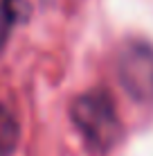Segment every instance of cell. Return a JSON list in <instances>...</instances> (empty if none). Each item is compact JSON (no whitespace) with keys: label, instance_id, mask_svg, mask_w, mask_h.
I'll use <instances>...</instances> for the list:
<instances>
[{"label":"cell","instance_id":"277c9868","mask_svg":"<svg viewBox=\"0 0 153 156\" xmlns=\"http://www.w3.org/2000/svg\"><path fill=\"white\" fill-rule=\"evenodd\" d=\"M25 12H27L25 0H0V43L25 18Z\"/></svg>","mask_w":153,"mask_h":156},{"label":"cell","instance_id":"6da1fadb","mask_svg":"<svg viewBox=\"0 0 153 156\" xmlns=\"http://www.w3.org/2000/svg\"><path fill=\"white\" fill-rule=\"evenodd\" d=\"M70 118L92 154H108L122 138V122L106 90H88L70 104Z\"/></svg>","mask_w":153,"mask_h":156},{"label":"cell","instance_id":"7a4b0ae2","mask_svg":"<svg viewBox=\"0 0 153 156\" xmlns=\"http://www.w3.org/2000/svg\"><path fill=\"white\" fill-rule=\"evenodd\" d=\"M122 88L138 104H153V45L142 39L124 43L117 57Z\"/></svg>","mask_w":153,"mask_h":156},{"label":"cell","instance_id":"3957f363","mask_svg":"<svg viewBox=\"0 0 153 156\" xmlns=\"http://www.w3.org/2000/svg\"><path fill=\"white\" fill-rule=\"evenodd\" d=\"M20 143V122L7 104L0 102V156H12Z\"/></svg>","mask_w":153,"mask_h":156}]
</instances>
